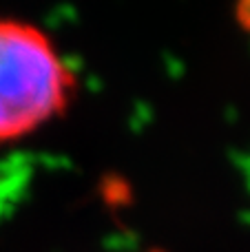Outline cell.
Returning <instances> with one entry per match:
<instances>
[{
    "label": "cell",
    "mask_w": 250,
    "mask_h": 252,
    "mask_svg": "<svg viewBox=\"0 0 250 252\" xmlns=\"http://www.w3.org/2000/svg\"><path fill=\"white\" fill-rule=\"evenodd\" d=\"M75 95V75L47 31L0 16V146L58 120Z\"/></svg>",
    "instance_id": "6da1fadb"
},
{
    "label": "cell",
    "mask_w": 250,
    "mask_h": 252,
    "mask_svg": "<svg viewBox=\"0 0 250 252\" xmlns=\"http://www.w3.org/2000/svg\"><path fill=\"white\" fill-rule=\"evenodd\" d=\"M235 16H237V22L242 25V29L250 31V0H237Z\"/></svg>",
    "instance_id": "7a4b0ae2"
}]
</instances>
